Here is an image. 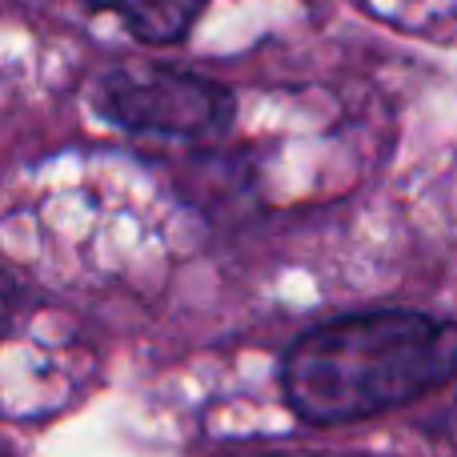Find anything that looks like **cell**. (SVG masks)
<instances>
[{"mask_svg":"<svg viewBox=\"0 0 457 457\" xmlns=\"http://www.w3.org/2000/svg\"><path fill=\"white\" fill-rule=\"evenodd\" d=\"M96 109L129 133L205 137L233 120V96L217 80L177 69H117L96 85Z\"/></svg>","mask_w":457,"mask_h":457,"instance_id":"cell-2","label":"cell"},{"mask_svg":"<svg viewBox=\"0 0 457 457\" xmlns=\"http://www.w3.org/2000/svg\"><path fill=\"white\" fill-rule=\"evenodd\" d=\"M457 378V325L413 309L337 317L289 345L285 402L305 421L337 426L397 410Z\"/></svg>","mask_w":457,"mask_h":457,"instance_id":"cell-1","label":"cell"},{"mask_svg":"<svg viewBox=\"0 0 457 457\" xmlns=\"http://www.w3.org/2000/svg\"><path fill=\"white\" fill-rule=\"evenodd\" d=\"M88 4L117 12L145 45H173L189 32L205 0H88Z\"/></svg>","mask_w":457,"mask_h":457,"instance_id":"cell-3","label":"cell"}]
</instances>
